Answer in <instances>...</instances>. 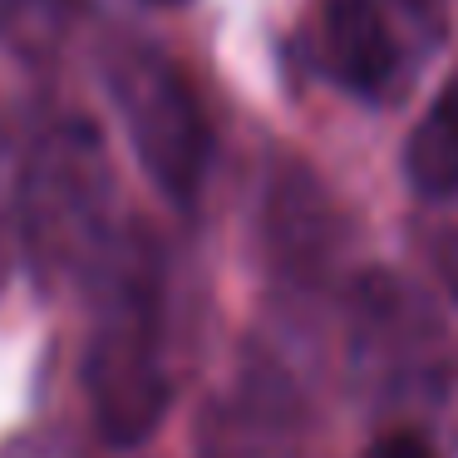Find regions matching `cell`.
<instances>
[{"instance_id": "obj_1", "label": "cell", "mask_w": 458, "mask_h": 458, "mask_svg": "<svg viewBox=\"0 0 458 458\" xmlns=\"http://www.w3.org/2000/svg\"><path fill=\"white\" fill-rule=\"evenodd\" d=\"M104 296L84 355L89 404L109 444H143L168 409L163 375V296L158 261L143 237L114 242L104 261Z\"/></svg>"}, {"instance_id": "obj_2", "label": "cell", "mask_w": 458, "mask_h": 458, "mask_svg": "<svg viewBox=\"0 0 458 458\" xmlns=\"http://www.w3.org/2000/svg\"><path fill=\"white\" fill-rule=\"evenodd\" d=\"M21 232L45 276L99 271L114 251V168L99 129L55 123L21 178Z\"/></svg>"}, {"instance_id": "obj_3", "label": "cell", "mask_w": 458, "mask_h": 458, "mask_svg": "<svg viewBox=\"0 0 458 458\" xmlns=\"http://www.w3.org/2000/svg\"><path fill=\"white\" fill-rule=\"evenodd\" d=\"M114 104L153 188L178 208H192L208 178L212 133L182 70L163 55H129L114 70Z\"/></svg>"}, {"instance_id": "obj_4", "label": "cell", "mask_w": 458, "mask_h": 458, "mask_svg": "<svg viewBox=\"0 0 458 458\" xmlns=\"http://www.w3.org/2000/svg\"><path fill=\"white\" fill-rule=\"evenodd\" d=\"M444 40L434 0H326L320 70L360 99H394Z\"/></svg>"}, {"instance_id": "obj_5", "label": "cell", "mask_w": 458, "mask_h": 458, "mask_svg": "<svg viewBox=\"0 0 458 458\" xmlns=\"http://www.w3.org/2000/svg\"><path fill=\"white\" fill-rule=\"evenodd\" d=\"M404 178L424 198L458 192V89H444L404 143Z\"/></svg>"}, {"instance_id": "obj_6", "label": "cell", "mask_w": 458, "mask_h": 458, "mask_svg": "<svg viewBox=\"0 0 458 458\" xmlns=\"http://www.w3.org/2000/svg\"><path fill=\"white\" fill-rule=\"evenodd\" d=\"M202 458H291V448L276 438V428L251 414H232L212 428Z\"/></svg>"}, {"instance_id": "obj_7", "label": "cell", "mask_w": 458, "mask_h": 458, "mask_svg": "<svg viewBox=\"0 0 458 458\" xmlns=\"http://www.w3.org/2000/svg\"><path fill=\"white\" fill-rule=\"evenodd\" d=\"M365 458H438V454H434V444H428L424 434H414V428H394V434H379Z\"/></svg>"}, {"instance_id": "obj_8", "label": "cell", "mask_w": 458, "mask_h": 458, "mask_svg": "<svg viewBox=\"0 0 458 458\" xmlns=\"http://www.w3.org/2000/svg\"><path fill=\"white\" fill-rule=\"evenodd\" d=\"M45 0H0V25H11V21H21V15H30V11H40Z\"/></svg>"}, {"instance_id": "obj_9", "label": "cell", "mask_w": 458, "mask_h": 458, "mask_svg": "<svg viewBox=\"0 0 458 458\" xmlns=\"http://www.w3.org/2000/svg\"><path fill=\"white\" fill-rule=\"evenodd\" d=\"M0 168H5V129H0Z\"/></svg>"}, {"instance_id": "obj_10", "label": "cell", "mask_w": 458, "mask_h": 458, "mask_svg": "<svg viewBox=\"0 0 458 458\" xmlns=\"http://www.w3.org/2000/svg\"><path fill=\"white\" fill-rule=\"evenodd\" d=\"M158 5H178V0H158Z\"/></svg>"}]
</instances>
